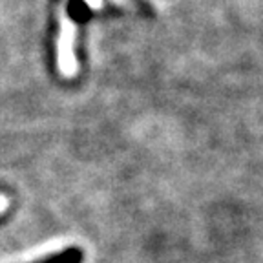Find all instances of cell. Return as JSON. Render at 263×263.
Instances as JSON below:
<instances>
[{
	"instance_id": "obj_1",
	"label": "cell",
	"mask_w": 263,
	"mask_h": 263,
	"mask_svg": "<svg viewBox=\"0 0 263 263\" xmlns=\"http://www.w3.org/2000/svg\"><path fill=\"white\" fill-rule=\"evenodd\" d=\"M75 37H77V26L70 18L64 6H61L55 48H57V68L64 79H73L79 73V62L75 57Z\"/></svg>"
},
{
	"instance_id": "obj_2",
	"label": "cell",
	"mask_w": 263,
	"mask_h": 263,
	"mask_svg": "<svg viewBox=\"0 0 263 263\" xmlns=\"http://www.w3.org/2000/svg\"><path fill=\"white\" fill-rule=\"evenodd\" d=\"M82 258V254L77 249H66L62 252H51V254L41 256V258L33 259V261L26 263H79Z\"/></svg>"
},
{
	"instance_id": "obj_3",
	"label": "cell",
	"mask_w": 263,
	"mask_h": 263,
	"mask_svg": "<svg viewBox=\"0 0 263 263\" xmlns=\"http://www.w3.org/2000/svg\"><path fill=\"white\" fill-rule=\"evenodd\" d=\"M84 4L93 11H99V9L104 8V0H84Z\"/></svg>"
},
{
	"instance_id": "obj_4",
	"label": "cell",
	"mask_w": 263,
	"mask_h": 263,
	"mask_svg": "<svg viewBox=\"0 0 263 263\" xmlns=\"http://www.w3.org/2000/svg\"><path fill=\"white\" fill-rule=\"evenodd\" d=\"M114 4L121 6V8H126V9H136V4H134V0H111Z\"/></svg>"
},
{
	"instance_id": "obj_5",
	"label": "cell",
	"mask_w": 263,
	"mask_h": 263,
	"mask_svg": "<svg viewBox=\"0 0 263 263\" xmlns=\"http://www.w3.org/2000/svg\"><path fill=\"white\" fill-rule=\"evenodd\" d=\"M8 206H9V197L6 194H0V216L8 210Z\"/></svg>"
}]
</instances>
